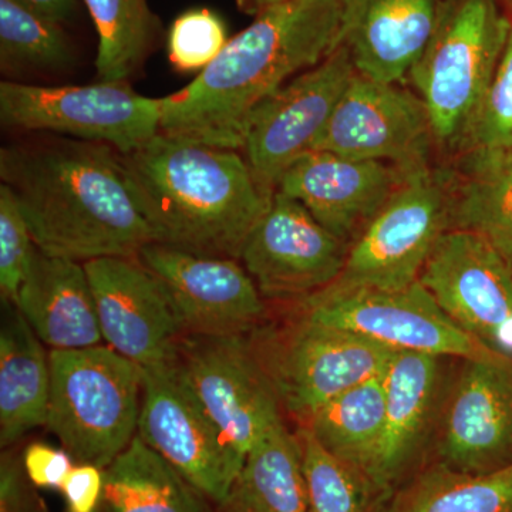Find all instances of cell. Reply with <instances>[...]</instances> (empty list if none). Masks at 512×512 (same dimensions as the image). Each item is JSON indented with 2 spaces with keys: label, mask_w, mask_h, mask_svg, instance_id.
Masks as SVG:
<instances>
[{
  "label": "cell",
  "mask_w": 512,
  "mask_h": 512,
  "mask_svg": "<svg viewBox=\"0 0 512 512\" xmlns=\"http://www.w3.org/2000/svg\"><path fill=\"white\" fill-rule=\"evenodd\" d=\"M458 151L466 171L512 163V28L497 72Z\"/></svg>",
  "instance_id": "obj_32"
},
{
  "label": "cell",
  "mask_w": 512,
  "mask_h": 512,
  "mask_svg": "<svg viewBox=\"0 0 512 512\" xmlns=\"http://www.w3.org/2000/svg\"><path fill=\"white\" fill-rule=\"evenodd\" d=\"M386 419L369 477L392 498L419 460L436 421L443 387V356L394 353L386 372Z\"/></svg>",
  "instance_id": "obj_20"
},
{
  "label": "cell",
  "mask_w": 512,
  "mask_h": 512,
  "mask_svg": "<svg viewBox=\"0 0 512 512\" xmlns=\"http://www.w3.org/2000/svg\"><path fill=\"white\" fill-rule=\"evenodd\" d=\"M284 412L306 423L333 397L382 375L397 350L353 330L296 315L251 332Z\"/></svg>",
  "instance_id": "obj_6"
},
{
  "label": "cell",
  "mask_w": 512,
  "mask_h": 512,
  "mask_svg": "<svg viewBox=\"0 0 512 512\" xmlns=\"http://www.w3.org/2000/svg\"><path fill=\"white\" fill-rule=\"evenodd\" d=\"M5 308L0 328V444L9 447L46 426L52 377L45 343L15 305Z\"/></svg>",
  "instance_id": "obj_23"
},
{
  "label": "cell",
  "mask_w": 512,
  "mask_h": 512,
  "mask_svg": "<svg viewBox=\"0 0 512 512\" xmlns=\"http://www.w3.org/2000/svg\"><path fill=\"white\" fill-rule=\"evenodd\" d=\"M137 436L217 505L245 458L197 399L173 359L143 367Z\"/></svg>",
  "instance_id": "obj_11"
},
{
  "label": "cell",
  "mask_w": 512,
  "mask_h": 512,
  "mask_svg": "<svg viewBox=\"0 0 512 512\" xmlns=\"http://www.w3.org/2000/svg\"><path fill=\"white\" fill-rule=\"evenodd\" d=\"M349 248V242L319 224L301 202L275 190L239 261L265 301L296 303L339 278Z\"/></svg>",
  "instance_id": "obj_13"
},
{
  "label": "cell",
  "mask_w": 512,
  "mask_h": 512,
  "mask_svg": "<svg viewBox=\"0 0 512 512\" xmlns=\"http://www.w3.org/2000/svg\"><path fill=\"white\" fill-rule=\"evenodd\" d=\"M163 284L187 333L247 335L264 325L268 306L238 259L192 254L151 242L137 256Z\"/></svg>",
  "instance_id": "obj_17"
},
{
  "label": "cell",
  "mask_w": 512,
  "mask_h": 512,
  "mask_svg": "<svg viewBox=\"0 0 512 512\" xmlns=\"http://www.w3.org/2000/svg\"><path fill=\"white\" fill-rule=\"evenodd\" d=\"M386 512H512V466L466 474L431 464L393 494Z\"/></svg>",
  "instance_id": "obj_27"
},
{
  "label": "cell",
  "mask_w": 512,
  "mask_h": 512,
  "mask_svg": "<svg viewBox=\"0 0 512 512\" xmlns=\"http://www.w3.org/2000/svg\"><path fill=\"white\" fill-rule=\"evenodd\" d=\"M450 222L451 228L476 232L512 258V163L453 178Z\"/></svg>",
  "instance_id": "obj_31"
},
{
  "label": "cell",
  "mask_w": 512,
  "mask_h": 512,
  "mask_svg": "<svg viewBox=\"0 0 512 512\" xmlns=\"http://www.w3.org/2000/svg\"><path fill=\"white\" fill-rule=\"evenodd\" d=\"M119 158L154 242L192 254L239 261L275 192L256 180L238 150L161 131Z\"/></svg>",
  "instance_id": "obj_3"
},
{
  "label": "cell",
  "mask_w": 512,
  "mask_h": 512,
  "mask_svg": "<svg viewBox=\"0 0 512 512\" xmlns=\"http://www.w3.org/2000/svg\"><path fill=\"white\" fill-rule=\"evenodd\" d=\"M504 3H505V5L508 6V8H510V10L512 12V0H504Z\"/></svg>",
  "instance_id": "obj_40"
},
{
  "label": "cell",
  "mask_w": 512,
  "mask_h": 512,
  "mask_svg": "<svg viewBox=\"0 0 512 512\" xmlns=\"http://www.w3.org/2000/svg\"><path fill=\"white\" fill-rule=\"evenodd\" d=\"M35 251V241L18 200L9 187L0 184V293L5 305L18 301Z\"/></svg>",
  "instance_id": "obj_34"
},
{
  "label": "cell",
  "mask_w": 512,
  "mask_h": 512,
  "mask_svg": "<svg viewBox=\"0 0 512 512\" xmlns=\"http://www.w3.org/2000/svg\"><path fill=\"white\" fill-rule=\"evenodd\" d=\"M296 315L353 330L402 352L458 359L504 356L471 338L417 281L397 291L323 289L293 303Z\"/></svg>",
  "instance_id": "obj_10"
},
{
  "label": "cell",
  "mask_w": 512,
  "mask_h": 512,
  "mask_svg": "<svg viewBox=\"0 0 512 512\" xmlns=\"http://www.w3.org/2000/svg\"><path fill=\"white\" fill-rule=\"evenodd\" d=\"M103 342L141 367L173 357L184 320L163 284L138 258L84 262Z\"/></svg>",
  "instance_id": "obj_18"
},
{
  "label": "cell",
  "mask_w": 512,
  "mask_h": 512,
  "mask_svg": "<svg viewBox=\"0 0 512 512\" xmlns=\"http://www.w3.org/2000/svg\"><path fill=\"white\" fill-rule=\"evenodd\" d=\"M406 175L382 161L311 150L286 168L276 190L301 202L319 224L352 244Z\"/></svg>",
  "instance_id": "obj_19"
},
{
  "label": "cell",
  "mask_w": 512,
  "mask_h": 512,
  "mask_svg": "<svg viewBox=\"0 0 512 512\" xmlns=\"http://www.w3.org/2000/svg\"><path fill=\"white\" fill-rule=\"evenodd\" d=\"M301 443L308 512H382L390 500L362 470L326 450L309 427L296 431Z\"/></svg>",
  "instance_id": "obj_30"
},
{
  "label": "cell",
  "mask_w": 512,
  "mask_h": 512,
  "mask_svg": "<svg viewBox=\"0 0 512 512\" xmlns=\"http://www.w3.org/2000/svg\"><path fill=\"white\" fill-rule=\"evenodd\" d=\"M163 99L138 94L127 82L89 86L0 83V121L6 128L52 133L133 153L160 133Z\"/></svg>",
  "instance_id": "obj_8"
},
{
  "label": "cell",
  "mask_w": 512,
  "mask_h": 512,
  "mask_svg": "<svg viewBox=\"0 0 512 512\" xmlns=\"http://www.w3.org/2000/svg\"><path fill=\"white\" fill-rule=\"evenodd\" d=\"M444 397L437 463L466 474L512 466V357L460 359Z\"/></svg>",
  "instance_id": "obj_16"
},
{
  "label": "cell",
  "mask_w": 512,
  "mask_h": 512,
  "mask_svg": "<svg viewBox=\"0 0 512 512\" xmlns=\"http://www.w3.org/2000/svg\"><path fill=\"white\" fill-rule=\"evenodd\" d=\"M59 491L67 512H99L103 504L104 470L93 464H76Z\"/></svg>",
  "instance_id": "obj_37"
},
{
  "label": "cell",
  "mask_w": 512,
  "mask_h": 512,
  "mask_svg": "<svg viewBox=\"0 0 512 512\" xmlns=\"http://www.w3.org/2000/svg\"><path fill=\"white\" fill-rule=\"evenodd\" d=\"M511 28L498 0H441L433 35L409 73L429 111L436 147H460Z\"/></svg>",
  "instance_id": "obj_5"
},
{
  "label": "cell",
  "mask_w": 512,
  "mask_h": 512,
  "mask_svg": "<svg viewBox=\"0 0 512 512\" xmlns=\"http://www.w3.org/2000/svg\"><path fill=\"white\" fill-rule=\"evenodd\" d=\"M99 36L100 82H127L140 69L157 32L147 0H84Z\"/></svg>",
  "instance_id": "obj_29"
},
{
  "label": "cell",
  "mask_w": 512,
  "mask_h": 512,
  "mask_svg": "<svg viewBox=\"0 0 512 512\" xmlns=\"http://www.w3.org/2000/svg\"><path fill=\"white\" fill-rule=\"evenodd\" d=\"M0 180L47 255L82 264L137 258L154 242L119 153L107 144L53 134L9 144L0 150Z\"/></svg>",
  "instance_id": "obj_1"
},
{
  "label": "cell",
  "mask_w": 512,
  "mask_h": 512,
  "mask_svg": "<svg viewBox=\"0 0 512 512\" xmlns=\"http://www.w3.org/2000/svg\"><path fill=\"white\" fill-rule=\"evenodd\" d=\"M227 43L220 16L210 9L188 10L174 20L168 33V59L180 72H202Z\"/></svg>",
  "instance_id": "obj_33"
},
{
  "label": "cell",
  "mask_w": 512,
  "mask_h": 512,
  "mask_svg": "<svg viewBox=\"0 0 512 512\" xmlns=\"http://www.w3.org/2000/svg\"><path fill=\"white\" fill-rule=\"evenodd\" d=\"M289 2V0H238L239 6L244 12L252 13V15H258V13L264 12L274 6L282 5V3Z\"/></svg>",
  "instance_id": "obj_39"
},
{
  "label": "cell",
  "mask_w": 512,
  "mask_h": 512,
  "mask_svg": "<svg viewBox=\"0 0 512 512\" xmlns=\"http://www.w3.org/2000/svg\"><path fill=\"white\" fill-rule=\"evenodd\" d=\"M339 45L357 74L383 83L409 76L426 49L441 0H342Z\"/></svg>",
  "instance_id": "obj_21"
},
{
  "label": "cell",
  "mask_w": 512,
  "mask_h": 512,
  "mask_svg": "<svg viewBox=\"0 0 512 512\" xmlns=\"http://www.w3.org/2000/svg\"><path fill=\"white\" fill-rule=\"evenodd\" d=\"M140 436L104 470V512H218Z\"/></svg>",
  "instance_id": "obj_24"
},
{
  "label": "cell",
  "mask_w": 512,
  "mask_h": 512,
  "mask_svg": "<svg viewBox=\"0 0 512 512\" xmlns=\"http://www.w3.org/2000/svg\"><path fill=\"white\" fill-rule=\"evenodd\" d=\"M384 372L333 397L303 423L333 456L366 476L382 443L386 419Z\"/></svg>",
  "instance_id": "obj_26"
},
{
  "label": "cell",
  "mask_w": 512,
  "mask_h": 512,
  "mask_svg": "<svg viewBox=\"0 0 512 512\" xmlns=\"http://www.w3.org/2000/svg\"><path fill=\"white\" fill-rule=\"evenodd\" d=\"M342 0H289L258 13L180 92L163 97L161 133L242 150L254 111L339 46Z\"/></svg>",
  "instance_id": "obj_2"
},
{
  "label": "cell",
  "mask_w": 512,
  "mask_h": 512,
  "mask_svg": "<svg viewBox=\"0 0 512 512\" xmlns=\"http://www.w3.org/2000/svg\"><path fill=\"white\" fill-rule=\"evenodd\" d=\"M18 2L60 23L72 19L77 10V0H18Z\"/></svg>",
  "instance_id": "obj_38"
},
{
  "label": "cell",
  "mask_w": 512,
  "mask_h": 512,
  "mask_svg": "<svg viewBox=\"0 0 512 512\" xmlns=\"http://www.w3.org/2000/svg\"><path fill=\"white\" fill-rule=\"evenodd\" d=\"M22 461L29 480L43 490H60L74 467V460L66 450L43 443L26 447Z\"/></svg>",
  "instance_id": "obj_36"
},
{
  "label": "cell",
  "mask_w": 512,
  "mask_h": 512,
  "mask_svg": "<svg viewBox=\"0 0 512 512\" xmlns=\"http://www.w3.org/2000/svg\"><path fill=\"white\" fill-rule=\"evenodd\" d=\"M356 74L348 49L339 45L254 111L242 150L266 190L275 191L286 168L312 150Z\"/></svg>",
  "instance_id": "obj_14"
},
{
  "label": "cell",
  "mask_w": 512,
  "mask_h": 512,
  "mask_svg": "<svg viewBox=\"0 0 512 512\" xmlns=\"http://www.w3.org/2000/svg\"><path fill=\"white\" fill-rule=\"evenodd\" d=\"M0 512H47L26 474L22 457L10 451L0 460Z\"/></svg>",
  "instance_id": "obj_35"
},
{
  "label": "cell",
  "mask_w": 512,
  "mask_h": 512,
  "mask_svg": "<svg viewBox=\"0 0 512 512\" xmlns=\"http://www.w3.org/2000/svg\"><path fill=\"white\" fill-rule=\"evenodd\" d=\"M46 427L77 464L106 470L137 436L143 367L106 343L50 350Z\"/></svg>",
  "instance_id": "obj_4"
},
{
  "label": "cell",
  "mask_w": 512,
  "mask_h": 512,
  "mask_svg": "<svg viewBox=\"0 0 512 512\" xmlns=\"http://www.w3.org/2000/svg\"><path fill=\"white\" fill-rule=\"evenodd\" d=\"M16 308L52 350L103 345L92 286L82 262L36 248Z\"/></svg>",
  "instance_id": "obj_22"
},
{
  "label": "cell",
  "mask_w": 512,
  "mask_h": 512,
  "mask_svg": "<svg viewBox=\"0 0 512 512\" xmlns=\"http://www.w3.org/2000/svg\"><path fill=\"white\" fill-rule=\"evenodd\" d=\"M74 62L62 23L18 0H0V67L9 77L56 73Z\"/></svg>",
  "instance_id": "obj_28"
},
{
  "label": "cell",
  "mask_w": 512,
  "mask_h": 512,
  "mask_svg": "<svg viewBox=\"0 0 512 512\" xmlns=\"http://www.w3.org/2000/svg\"><path fill=\"white\" fill-rule=\"evenodd\" d=\"M471 338L512 357V258L467 229L444 232L419 278Z\"/></svg>",
  "instance_id": "obj_12"
},
{
  "label": "cell",
  "mask_w": 512,
  "mask_h": 512,
  "mask_svg": "<svg viewBox=\"0 0 512 512\" xmlns=\"http://www.w3.org/2000/svg\"><path fill=\"white\" fill-rule=\"evenodd\" d=\"M218 512H308L302 451L285 421L245 458Z\"/></svg>",
  "instance_id": "obj_25"
},
{
  "label": "cell",
  "mask_w": 512,
  "mask_h": 512,
  "mask_svg": "<svg viewBox=\"0 0 512 512\" xmlns=\"http://www.w3.org/2000/svg\"><path fill=\"white\" fill-rule=\"evenodd\" d=\"M453 175L430 167L404 178L379 214L350 244L329 291H397L419 281L427 259L451 228Z\"/></svg>",
  "instance_id": "obj_7"
},
{
  "label": "cell",
  "mask_w": 512,
  "mask_h": 512,
  "mask_svg": "<svg viewBox=\"0 0 512 512\" xmlns=\"http://www.w3.org/2000/svg\"><path fill=\"white\" fill-rule=\"evenodd\" d=\"M433 146L429 111L416 93L356 74L312 150L382 161L409 174L430 167Z\"/></svg>",
  "instance_id": "obj_15"
},
{
  "label": "cell",
  "mask_w": 512,
  "mask_h": 512,
  "mask_svg": "<svg viewBox=\"0 0 512 512\" xmlns=\"http://www.w3.org/2000/svg\"><path fill=\"white\" fill-rule=\"evenodd\" d=\"M175 367L232 447L247 458L266 434L284 421V409L251 333H185L173 357Z\"/></svg>",
  "instance_id": "obj_9"
}]
</instances>
